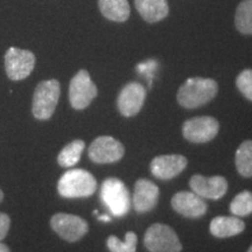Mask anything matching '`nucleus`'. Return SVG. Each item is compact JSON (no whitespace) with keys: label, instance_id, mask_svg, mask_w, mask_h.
<instances>
[{"label":"nucleus","instance_id":"1","mask_svg":"<svg viewBox=\"0 0 252 252\" xmlns=\"http://www.w3.org/2000/svg\"><path fill=\"white\" fill-rule=\"evenodd\" d=\"M219 91L216 81L212 78H188L178 91V102L186 109H196L215 98Z\"/></svg>","mask_w":252,"mask_h":252},{"label":"nucleus","instance_id":"2","mask_svg":"<svg viewBox=\"0 0 252 252\" xmlns=\"http://www.w3.org/2000/svg\"><path fill=\"white\" fill-rule=\"evenodd\" d=\"M97 181L94 176L84 169L75 168L67 171L58 184V191L62 197H89L96 191Z\"/></svg>","mask_w":252,"mask_h":252},{"label":"nucleus","instance_id":"3","mask_svg":"<svg viewBox=\"0 0 252 252\" xmlns=\"http://www.w3.org/2000/svg\"><path fill=\"white\" fill-rule=\"evenodd\" d=\"M100 198L110 213L116 217H122L131 208L130 191L124 182L117 178H109L102 184Z\"/></svg>","mask_w":252,"mask_h":252},{"label":"nucleus","instance_id":"4","mask_svg":"<svg viewBox=\"0 0 252 252\" xmlns=\"http://www.w3.org/2000/svg\"><path fill=\"white\" fill-rule=\"evenodd\" d=\"M61 87L60 82L56 80L42 81L37 84L33 97V111L34 117L40 121H47L53 116L56 105L59 103Z\"/></svg>","mask_w":252,"mask_h":252},{"label":"nucleus","instance_id":"5","mask_svg":"<svg viewBox=\"0 0 252 252\" xmlns=\"http://www.w3.org/2000/svg\"><path fill=\"white\" fill-rule=\"evenodd\" d=\"M144 243L150 252H180L182 245L171 226L156 223L145 232Z\"/></svg>","mask_w":252,"mask_h":252},{"label":"nucleus","instance_id":"6","mask_svg":"<svg viewBox=\"0 0 252 252\" xmlns=\"http://www.w3.org/2000/svg\"><path fill=\"white\" fill-rule=\"evenodd\" d=\"M97 93V87L91 81L89 72L82 69L70 81L69 100L75 110H83L96 98Z\"/></svg>","mask_w":252,"mask_h":252},{"label":"nucleus","instance_id":"7","mask_svg":"<svg viewBox=\"0 0 252 252\" xmlns=\"http://www.w3.org/2000/svg\"><path fill=\"white\" fill-rule=\"evenodd\" d=\"M50 226L60 237L67 242H77L87 235L89 225L82 217L59 213L50 219Z\"/></svg>","mask_w":252,"mask_h":252},{"label":"nucleus","instance_id":"8","mask_svg":"<svg viewBox=\"0 0 252 252\" xmlns=\"http://www.w3.org/2000/svg\"><path fill=\"white\" fill-rule=\"evenodd\" d=\"M35 67V55L30 50L11 47L5 55L6 74L12 81L28 77Z\"/></svg>","mask_w":252,"mask_h":252},{"label":"nucleus","instance_id":"9","mask_svg":"<svg viewBox=\"0 0 252 252\" xmlns=\"http://www.w3.org/2000/svg\"><path fill=\"white\" fill-rule=\"evenodd\" d=\"M220 124L214 117L202 116L185 122L182 126L184 137L190 143L203 144L213 140L219 133Z\"/></svg>","mask_w":252,"mask_h":252},{"label":"nucleus","instance_id":"10","mask_svg":"<svg viewBox=\"0 0 252 252\" xmlns=\"http://www.w3.org/2000/svg\"><path fill=\"white\" fill-rule=\"evenodd\" d=\"M89 158L96 163L117 162L124 157L125 149L121 141L109 135L96 138L89 147Z\"/></svg>","mask_w":252,"mask_h":252},{"label":"nucleus","instance_id":"11","mask_svg":"<svg viewBox=\"0 0 252 252\" xmlns=\"http://www.w3.org/2000/svg\"><path fill=\"white\" fill-rule=\"evenodd\" d=\"M145 98H146V90L143 84L138 82H131L123 88L117 99L118 110L124 117H133L138 115L143 108Z\"/></svg>","mask_w":252,"mask_h":252},{"label":"nucleus","instance_id":"12","mask_svg":"<svg viewBox=\"0 0 252 252\" xmlns=\"http://www.w3.org/2000/svg\"><path fill=\"white\" fill-rule=\"evenodd\" d=\"M191 190L202 198L220 200L224 196L228 190V182L223 176H212L206 178L203 175L191 176L189 181Z\"/></svg>","mask_w":252,"mask_h":252},{"label":"nucleus","instance_id":"13","mask_svg":"<svg viewBox=\"0 0 252 252\" xmlns=\"http://www.w3.org/2000/svg\"><path fill=\"white\" fill-rule=\"evenodd\" d=\"M188 160L181 154L159 156L151 161V172L160 180H171L187 167Z\"/></svg>","mask_w":252,"mask_h":252},{"label":"nucleus","instance_id":"14","mask_svg":"<svg viewBox=\"0 0 252 252\" xmlns=\"http://www.w3.org/2000/svg\"><path fill=\"white\" fill-rule=\"evenodd\" d=\"M172 207L185 217L197 219L207 213V203L194 191H179L172 198Z\"/></svg>","mask_w":252,"mask_h":252},{"label":"nucleus","instance_id":"15","mask_svg":"<svg viewBox=\"0 0 252 252\" xmlns=\"http://www.w3.org/2000/svg\"><path fill=\"white\" fill-rule=\"evenodd\" d=\"M159 201V188L147 179H139L135 182L133 193V208L137 213H149L157 207Z\"/></svg>","mask_w":252,"mask_h":252},{"label":"nucleus","instance_id":"16","mask_svg":"<svg viewBox=\"0 0 252 252\" xmlns=\"http://www.w3.org/2000/svg\"><path fill=\"white\" fill-rule=\"evenodd\" d=\"M245 223L237 216H217L210 223V232L217 238H228L244 231Z\"/></svg>","mask_w":252,"mask_h":252},{"label":"nucleus","instance_id":"17","mask_svg":"<svg viewBox=\"0 0 252 252\" xmlns=\"http://www.w3.org/2000/svg\"><path fill=\"white\" fill-rule=\"evenodd\" d=\"M135 8L147 23H158L168 15L167 0H134Z\"/></svg>","mask_w":252,"mask_h":252},{"label":"nucleus","instance_id":"18","mask_svg":"<svg viewBox=\"0 0 252 252\" xmlns=\"http://www.w3.org/2000/svg\"><path fill=\"white\" fill-rule=\"evenodd\" d=\"M102 14L116 23H124L130 17V4L127 0H98Z\"/></svg>","mask_w":252,"mask_h":252},{"label":"nucleus","instance_id":"19","mask_svg":"<svg viewBox=\"0 0 252 252\" xmlns=\"http://www.w3.org/2000/svg\"><path fill=\"white\" fill-rule=\"evenodd\" d=\"M84 149H86V143L83 140L77 139L69 143L59 154V165L61 167H64V168L75 166L80 161L82 152H83Z\"/></svg>","mask_w":252,"mask_h":252},{"label":"nucleus","instance_id":"20","mask_svg":"<svg viewBox=\"0 0 252 252\" xmlns=\"http://www.w3.org/2000/svg\"><path fill=\"white\" fill-rule=\"evenodd\" d=\"M236 168L244 178H252V140H245L236 152Z\"/></svg>","mask_w":252,"mask_h":252},{"label":"nucleus","instance_id":"21","mask_svg":"<svg viewBox=\"0 0 252 252\" xmlns=\"http://www.w3.org/2000/svg\"><path fill=\"white\" fill-rule=\"evenodd\" d=\"M235 25L242 34L252 35V0H243L238 5L235 15Z\"/></svg>","mask_w":252,"mask_h":252},{"label":"nucleus","instance_id":"22","mask_svg":"<svg viewBox=\"0 0 252 252\" xmlns=\"http://www.w3.org/2000/svg\"><path fill=\"white\" fill-rule=\"evenodd\" d=\"M230 212L234 216L243 217L252 214V193L244 190L234 197L230 203Z\"/></svg>","mask_w":252,"mask_h":252},{"label":"nucleus","instance_id":"23","mask_svg":"<svg viewBox=\"0 0 252 252\" xmlns=\"http://www.w3.org/2000/svg\"><path fill=\"white\" fill-rule=\"evenodd\" d=\"M138 237L134 232L128 231L125 236V241L116 237V236H110L106 241L110 252H135L137 250Z\"/></svg>","mask_w":252,"mask_h":252},{"label":"nucleus","instance_id":"24","mask_svg":"<svg viewBox=\"0 0 252 252\" xmlns=\"http://www.w3.org/2000/svg\"><path fill=\"white\" fill-rule=\"evenodd\" d=\"M236 86L245 98L252 102V69H245L238 75Z\"/></svg>","mask_w":252,"mask_h":252},{"label":"nucleus","instance_id":"25","mask_svg":"<svg viewBox=\"0 0 252 252\" xmlns=\"http://www.w3.org/2000/svg\"><path fill=\"white\" fill-rule=\"evenodd\" d=\"M157 68H158V62L156 60H147L146 62L140 63V64H138L137 67L138 72L141 75H144V76L149 80L150 87L152 86V81H153L154 74H156Z\"/></svg>","mask_w":252,"mask_h":252},{"label":"nucleus","instance_id":"26","mask_svg":"<svg viewBox=\"0 0 252 252\" xmlns=\"http://www.w3.org/2000/svg\"><path fill=\"white\" fill-rule=\"evenodd\" d=\"M9 225H11V219H9V216L5 213H0V242L7 235Z\"/></svg>","mask_w":252,"mask_h":252},{"label":"nucleus","instance_id":"27","mask_svg":"<svg viewBox=\"0 0 252 252\" xmlns=\"http://www.w3.org/2000/svg\"><path fill=\"white\" fill-rule=\"evenodd\" d=\"M99 220H102V222H110L111 220V217H109L108 215H102L98 217Z\"/></svg>","mask_w":252,"mask_h":252},{"label":"nucleus","instance_id":"28","mask_svg":"<svg viewBox=\"0 0 252 252\" xmlns=\"http://www.w3.org/2000/svg\"><path fill=\"white\" fill-rule=\"evenodd\" d=\"M0 252H11V251H9V249L7 248V245L0 243Z\"/></svg>","mask_w":252,"mask_h":252},{"label":"nucleus","instance_id":"29","mask_svg":"<svg viewBox=\"0 0 252 252\" xmlns=\"http://www.w3.org/2000/svg\"><path fill=\"white\" fill-rule=\"evenodd\" d=\"M2 198H4V193H2V190L0 189V203L2 202Z\"/></svg>","mask_w":252,"mask_h":252},{"label":"nucleus","instance_id":"30","mask_svg":"<svg viewBox=\"0 0 252 252\" xmlns=\"http://www.w3.org/2000/svg\"><path fill=\"white\" fill-rule=\"evenodd\" d=\"M248 252H252V245L250 247V249H249V250H248Z\"/></svg>","mask_w":252,"mask_h":252}]
</instances>
